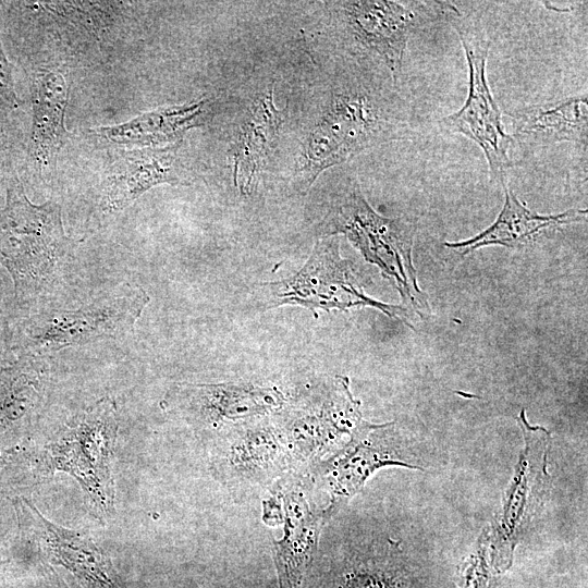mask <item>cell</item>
I'll return each mask as SVG.
<instances>
[{"label": "cell", "mask_w": 588, "mask_h": 588, "mask_svg": "<svg viewBox=\"0 0 588 588\" xmlns=\"http://www.w3.org/2000/svg\"><path fill=\"white\" fill-rule=\"evenodd\" d=\"M79 241L65 234L61 206L29 201L13 179L0 211V256L21 303L35 304L54 294L71 270Z\"/></svg>", "instance_id": "obj_1"}, {"label": "cell", "mask_w": 588, "mask_h": 588, "mask_svg": "<svg viewBox=\"0 0 588 588\" xmlns=\"http://www.w3.org/2000/svg\"><path fill=\"white\" fill-rule=\"evenodd\" d=\"M117 433L115 403L103 397L61 431L44 453L47 473L72 476L99 519L111 517L114 511L112 457Z\"/></svg>", "instance_id": "obj_2"}, {"label": "cell", "mask_w": 588, "mask_h": 588, "mask_svg": "<svg viewBox=\"0 0 588 588\" xmlns=\"http://www.w3.org/2000/svg\"><path fill=\"white\" fill-rule=\"evenodd\" d=\"M149 299L140 286L122 283L76 309L34 315L24 331V352L48 356L66 347L125 336L134 331Z\"/></svg>", "instance_id": "obj_3"}, {"label": "cell", "mask_w": 588, "mask_h": 588, "mask_svg": "<svg viewBox=\"0 0 588 588\" xmlns=\"http://www.w3.org/2000/svg\"><path fill=\"white\" fill-rule=\"evenodd\" d=\"M331 233H343L365 259L395 280L403 299L428 309L425 294L417 286L412 262L414 225L402 219L379 216L355 188L346 193L329 218Z\"/></svg>", "instance_id": "obj_4"}, {"label": "cell", "mask_w": 588, "mask_h": 588, "mask_svg": "<svg viewBox=\"0 0 588 588\" xmlns=\"http://www.w3.org/2000/svg\"><path fill=\"white\" fill-rule=\"evenodd\" d=\"M450 13L451 24L466 54L468 94L463 107L443 118L441 124L446 131L460 133L476 143L486 156L492 177L504 184L506 172L513 166L509 157L513 137L504 131L501 111L486 76L490 41L467 17L457 11L453 14L452 8Z\"/></svg>", "instance_id": "obj_5"}, {"label": "cell", "mask_w": 588, "mask_h": 588, "mask_svg": "<svg viewBox=\"0 0 588 588\" xmlns=\"http://www.w3.org/2000/svg\"><path fill=\"white\" fill-rule=\"evenodd\" d=\"M261 285L270 295L268 308L299 305L317 316V309L330 311L371 306L395 318L405 310L401 306L375 301L364 293L350 261L341 257L339 240L334 236L318 241L307 262L294 275Z\"/></svg>", "instance_id": "obj_6"}, {"label": "cell", "mask_w": 588, "mask_h": 588, "mask_svg": "<svg viewBox=\"0 0 588 588\" xmlns=\"http://www.w3.org/2000/svg\"><path fill=\"white\" fill-rule=\"evenodd\" d=\"M370 426L363 419L359 402L353 399L345 377H338L332 391L322 399L299 405L277 425L292 469L316 466Z\"/></svg>", "instance_id": "obj_7"}, {"label": "cell", "mask_w": 588, "mask_h": 588, "mask_svg": "<svg viewBox=\"0 0 588 588\" xmlns=\"http://www.w3.org/2000/svg\"><path fill=\"white\" fill-rule=\"evenodd\" d=\"M524 437V450L505 490L494 530L493 563L506 569L512 563L514 549L540 509L548 491V454L550 432L540 426H530L525 411L517 417Z\"/></svg>", "instance_id": "obj_8"}, {"label": "cell", "mask_w": 588, "mask_h": 588, "mask_svg": "<svg viewBox=\"0 0 588 588\" xmlns=\"http://www.w3.org/2000/svg\"><path fill=\"white\" fill-rule=\"evenodd\" d=\"M215 446L211 468L234 488L265 487L292 469L282 436L267 417L230 425Z\"/></svg>", "instance_id": "obj_9"}, {"label": "cell", "mask_w": 588, "mask_h": 588, "mask_svg": "<svg viewBox=\"0 0 588 588\" xmlns=\"http://www.w3.org/2000/svg\"><path fill=\"white\" fill-rule=\"evenodd\" d=\"M381 126L366 97L339 95L305 142L298 169L301 187L308 189L323 170L372 145Z\"/></svg>", "instance_id": "obj_10"}, {"label": "cell", "mask_w": 588, "mask_h": 588, "mask_svg": "<svg viewBox=\"0 0 588 588\" xmlns=\"http://www.w3.org/2000/svg\"><path fill=\"white\" fill-rule=\"evenodd\" d=\"M284 404L275 388L250 383H177L162 402L187 422L221 429L241 421L268 417Z\"/></svg>", "instance_id": "obj_11"}, {"label": "cell", "mask_w": 588, "mask_h": 588, "mask_svg": "<svg viewBox=\"0 0 588 588\" xmlns=\"http://www.w3.org/2000/svg\"><path fill=\"white\" fill-rule=\"evenodd\" d=\"M389 425L372 424L343 449L314 466L316 480L330 495V504L324 509L329 515L357 493L377 469L387 465L412 467L387 437L384 430Z\"/></svg>", "instance_id": "obj_12"}, {"label": "cell", "mask_w": 588, "mask_h": 588, "mask_svg": "<svg viewBox=\"0 0 588 588\" xmlns=\"http://www.w3.org/2000/svg\"><path fill=\"white\" fill-rule=\"evenodd\" d=\"M284 510V532L273 541L279 588H305L318 550L319 535L330 517L326 510L310 509L304 492L294 481L280 483Z\"/></svg>", "instance_id": "obj_13"}, {"label": "cell", "mask_w": 588, "mask_h": 588, "mask_svg": "<svg viewBox=\"0 0 588 588\" xmlns=\"http://www.w3.org/2000/svg\"><path fill=\"white\" fill-rule=\"evenodd\" d=\"M348 28L364 48L381 58L394 81L397 79L417 15L409 7L395 1L341 2Z\"/></svg>", "instance_id": "obj_14"}, {"label": "cell", "mask_w": 588, "mask_h": 588, "mask_svg": "<svg viewBox=\"0 0 588 588\" xmlns=\"http://www.w3.org/2000/svg\"><path fill=\"white\" fill-rule=\"evenodd\" d=\"M23 506L35 540L50 563L99 588H120L110 559L87 534L52 523L28 501Z\"/></svg>", "instance_id": "obj_15"}, {"label": "cell", "mask_w": 588, "mask_h": 588, "mask_svg": "<svg viewBox=\"0 0 588 588\" xmlns=\"http://www.w3.org/2000/svg\"><path fill=\"white\" fill-rule=\"evenodd\" d=\"M177 144L120 154L103 183L102 208L119 211L156 185L184 184L176 157Z\"/></svg>", "instance_id": "obj_16"}, {"label": "cell", "mask_w": 588, "mask_h": 588, "mask_svg": "<svg viewBox=\"0 0 588 588\" xmlns=\"http://www.w3.org/2000/svg\"><path fill=\"white\" fill-rule=\"evenodd\" d=\"M305 588H407V579L400 550L390 542L313 566Z\"/></svg>", "instance_id": "obj_17"}, {"label": "cell", "mask_w": 588, "mask_h": 588, "mask_svg": "<svg viewBox=\"0 0 588 588\" xmlns=\"http://www.w3.org/2000/svg\"><path fill=\"white\" fill-rule=\"evenodd\" d=\"M283 122L273 102V85L264 90L244 117L233 144V182L241 194L252 192L253 183L275 145Z\"/></svg>", "instance_id": "obj_18"}, {"label": "cell", "mask_w": 588, "mask_h": 588, "mask_svg": "<svg viewBox=\"0 0 588 588\" xmlns=\"http://www.w3.org/2000/svg\"><path fill=\"white\" fill-rule=\"evenodd\" d=\"M504 195V206L490 226L471 238L444 245L462 255L489 245L523 247L531 243L542 230L581 221L587 213L586 209H569L558 215L543 216L526 207L505 185Z\"/></svg>", "instance_id": "obj_19"}, {"label": "cell", "mask_w": 588, "mask_h": 588, "mask_svg": "<svg viewBox=\"0 0 588 588\" xmlns=\"http://www.w3.org/2000/svg\"><path fill=\"white\" fill-rule=\"evenodd\" d=\"M32 90L33 155L41 167H46L69 134L64 123L69 85L59 71L45 70L35 77Z\"/></svg>", "instance_id": "obj_20"}, {"label": "cell", "mask_w": 588, "mask_h": 588, "mask_svg": "<svg viewBox=\"0 0 588 588\" xmlns=\"http://www.w3.org/2000/svg\"><path fill=\"white\" fill-rule=\"evenodd\" d=\"M514 135L534 145L587 142V96L544 106H530L512 114Z\"/></svg>", "instance_id": "obj_21"}, {"label": "cell", "mask_w": 588, "mask_h": 588, "mask_svg": "<svg viewBox=\"0 0 588 588\" xmlns=\"http://www.w3.org/2000/svg\"><path fill=\"white\" fill-rule=\"evenodd\" d=\"M205 101H193L144 112L126 122L90 130L95 135L112 143L158 147L177 144L180 137L203 112Z\"/></svg>", "instance_id": "obj_22"}, {"label": "cell", "mask_w": 588, "mask_h": 588, "mask_svg": "<svg viewBox=\"0 0 588 588\" xmlns=\"http://www.w3.org/2000/svg\"><path fill=\"white\" fill-rule=\"evenodd\" d=\"M19 106L11 64L0 40V107L14 109Z\"/></svg>", "instance_id": "obj_23"}, {"label": "cell", "mask_w": 588, "mask_h": 588, "mask_svg": "<svg viewBox=\"0 0 588 588\" xmlns=\"http://www.w3.org/2000/svg\"><path fill=\"white\" fill-rule=\"evenodd\" d=\"M487 580L483 562L476 560L468 564L464 575L461 576V588H486Z\"/></svg>", "instance_id": "obj_24"}, {"label": "cell", "mask_w": 588, "mask_h": 588, "mask_svg": "<svg viewBox=\"0 0 588 588\" xmlns=\"http://www.w3.org/2000/svg\"><path fill=\"white\" fill-rule=\"evenodd\" d=\"M8 136L5 135L3 127L0 125V151L8 148Z\"/></svg>", "instance_id": "obj_25"}]
</instances>
